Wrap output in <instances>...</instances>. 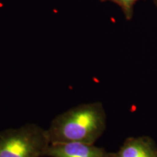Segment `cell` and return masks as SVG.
<instances>
[{
    "instance_id": "cell-3",
    "label": "cell",
    "mask_w": 157,
    "mask_h": 157,
    "mask_svg": "<svg viewBox=\"0 0 157 157\" xmlns=\"http://www.w3.org/2000/svg\"><path fill=\"white\" fill-rule=\"evenodd\" d=\"M44 156L48 157H109L105 149L85 143H50Z\"/></svg>"
},
{
    "instance_id": "cell-5",
    "label": "cell",
    "mask_w": 157,
    "mask_h": 157,
    "mask_svg": "<svg viewBox=\"0 0 157 157\" xmlns=\"http://www.w3.org/2000/svg\"><path fill=\"white\" fill-rule=\"evenodd\" d=\"M102 2H111L120 7L122 10L125 18L129 21L133 17L135 5L139 0H100Z\"/></svg>"
},
{
    "instance_id": "cell-4",
    "label": "cell",
    "mask_w": 157,
    "mask_h": 157,
    "mask_svg": "<svg viewBox=\"0 0 157 157\" xmlns=\"http://www.w3.org/2000/svg\"><path fill=\"white\" fill-rule=\"evenodd\" d=\"M109 157H157V146L149 137H128L117 152L110 153Z\"/></svg>"
},
{
    "instance_id": "cell-1",
    "label": "cell",
    "mask_w": 157,
    "mask_h": 157,
    "mask_svg": "<svg viewBox=\"0 0 157 157\" xmlns=\"http://www.w3.org/2000/svg\"><path fill=\"white\" fill-rule=\"evenodd\" d=\"M106 127V115L100 102L80 104L57 116L47 129L50 143L94 144Z\"/></svg>"
},
{
    "instance_id": "cell-2",
    "label": "cell",
    "mask_w": 157,
    "mask_h": 157,
    "mask_svg": "<svg viewBox=\"0 0 157 157\" xmlns=\"http://www.w3.org/2000/svg\"><path fill=\"white\" fill-rule=\"evenodd\" d=\"M50 144L47 129L36 124L0 131V157H43Z\"/></svg>"
},
{
    "instance_id": "cell-6",
    "label": "cell",
    "mask_w": 157,
    "mask_h": 157,
    "mask_svg": "<svg viewBox=\"0 0 157 157\" xmlns=\"http://www.w3.org/2000/svg\"><path fill=\"white\" fill-rule=\"evenodd\" d=\"M153 1H154V2L155 3V5L157 6V0H153Z\"/></svg>"
}]
</instances>
